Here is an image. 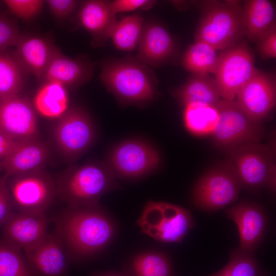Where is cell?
<instances>
[{"mask_svg":"<svg viewBox=\"0 0 276 276\" xmlns=\"http://www.w3.org/2000/svg\"><path fill=\"white\" fill-rule=\"evenodd\" d=\"M54 221L55 232L64 244L69 259L96 255L109 244L116 233L114 221L100 205L67 208Z\"/></svg>","mask_w":276,"mask_h":276,"instance_id":"6da1fadb","label":"cell"},{"mask_svg":"<svg viewBox=\"0 0 276 276\" xmlns=\"http://www.w3.org/2000/svg\"><path fill=\"white\" fill-rule=\"evenodd\" d=\"M100 68L102 83L122 105L142 107L157 95L158 81L153 71L135 57L106 59Z\"/></svg>","mask_w":276,"mask_h":276,"instance_id":"7a4b0ae2","label":"cell"},{"mask_svg":"<svg viewBox=\"0 0 276 276\" xmlns=\"http://www.w3.org/2000/svg\"><path fill=\"white\" fill-rule=\"evenodd\" d=\"M116 178L105 162L72 166L58 176L56 194L69 208L98 206L102 196L118 187Z\"/></svg>","mask_w":276,"mask_h":276,"instance_id":"3957f363","label":"cell"},{"mask_svg":"<svg viewBox=\"0 0 276 276\" xmlns=\"http://www.w3.org/2000/svg\"><path fill=\"white\" fill-rule=\"evenodd\" d=\"M200 15L194 42L201 41L221 51L240 42L245 37L243 6L239 1H200Z\"/></svg>","mask_w":276,"mask_h":276,"instance_id":"277c9868","label":"cell"},{"mask_svg":"<svg viewBox=\"0 0 276 276\" xmlns=\"http://www.w3.org/2000/svg\"><path fill=\"white\" fill-rule=\"evenodd\" d=\"M216 107L218 118L212 134L218 148L228 154L241 146L260 143L263 139V121L251 117L236 101L222 99Z\"/></svg>","mask_w":276,"mask_h":276,"instance_id":"5b68a950","label":"cell"},{"mask_svg":"<svg viewBox=\"0 0 276 276\" xmlns=\"http://www.w3.org/2000/svg\"><path fill=\"white\" fill-rule=\"evenodd\" d=\"M242 189L235 168L229 159L206 171L197 180L191 192L193 204L212 212L235 202Z\"/></svg>","mask_w":276,"mask_h":276,"instance_id":"8992f818","label":"cell"},{"mask_svg":"<svg viewBox=\"0 0 276 276\" xmlns=\"http://www.w3.org/2000/svg\"><path fill=\"white\" fill-rule=\"evenodd\" d=\"M228 155L242 188L256 191L266 186L275 193V149L257 143L239 147Z\"/></svg>","mask_w":276,"mask_h":276,"instance_id":"52a82bcc","label":"cell"},{"mask_svg":"<svg viewBox=\"0 0 276 276\" xmlns=\"http://www.w3.org/2000/svg\"><path fill=\"white\" fill-rule=\"evenodd\" d=\"M142 232L163 243L182 242L195 225L191 211L162 201H148L137 220Z\"/></svg>","mask_w":276,"mask_h":276,"instance_id":"ba28073f","label":"cell"},{"mask_svg":"<svg viewBox=\"0 0 276 276\" xmlns=\"http://www.w3.org/2000/svg\"><path fill=\"white\" fill-rule=\"evenodd\" d=\"M256 69L255 54L245 38L219 52L214 78L221 98L234 100Z\"/></svg>","mask_w":276,"mask_h":276,"instance_id":"9c48e42d","label":"cell"},{"mask_svg":"<svg viewBox=\"0 0 276 276\" xmlns=\"http://www.w3.org/2000/svg\"><path fill=\"white\" fill-rule=\"evenodd\" d=\"M7 183L17 212L45 213L57 194L55 183L43 169L11 176Z\"/></svg>","mask_w":276,"mask_h":276,"instance_id":"30bf717a","label":"cell"},{"mask_svg":"<svg viewBox=\"0 0 276 276\" xmlns=\"http://www.w3.org/2000/svg\"><path fill=\"white\" fill-rule=\"evenodd\" d=\"M158 151L149 144L138 140H129L113 148L106 163L117 177L136 178L149 173L159 165Z\"/></svg>","mask_w":276,"mask_h":276,"instance_id":"8fae6325","label":"cell"},{"mask_svg":"<svg viewBox=\"0 0 276 276\" xmlns=\"http://www.w3.org/2000/svg\"><path fill=\"white\" fill-rule=\"evenodd\" d=\"M60 150L66 156L76 158L92 144L95 128L88 113L80 108H72L60 116L54 131Z\"/></svg>","mask_w":276,"mask_h":276,"instance_id":"7c38bea8","label":"cell"},{"mask_svg":"<svg viewBox=\"0 0 276 276\" xmlns=\"http://www.w3.org/2000/svg\"><path fill=\"white\" fill-rule=\"evenodd\" d=\"M236 101L252 118L263 121L273 112L276 104L274 73L256 69L237 94Z\"/></svg>","mask_w":276,"mask_h":276,"instance_id":"4fadbf2b","label":"cell"},{"mask_svg":"<svg viewBox=\"0 0 276 276\" xmlns=\"http://www.w3.org/2000/svg\"><path fill=\"white\" fill-rule=\"evenodd\" d=\"M135 57L149 67L173 62L178 55V44L169 31L155 21L145 22Z\"/></svg>","mask_w":276,"mask_h":276,"instance_id":"5bb4252c","label":"cell"},{"mask_svg":"<svg viewBox=\"0 0 276 276\" xmlns=\"http://www.w3.org/2000/svg\"><path fill=\"white\" fill-rule=\"evenodd\" d=\"M0 131L15 140L36 137L37 117L28 98L18 94L0 98Z\"/></svg>","mask_w":276,"mask_h":276,"instance_id":"9a60e30c","label":"cell"},{"mask_svg":"<svg viewBox=\"0 0 276 276\" xmlns=\"http://www.w3.org/2000/svg\"><path fill=\"white\" fill-rule=\"evenodd\" d=\"M45 213L13 212L3 227L2 240L25 252L38 246L48 235Z\"/></svg>","mask_w":276,"mask_h":276,"instance_id":"2e32d148","label":"cell"},{"mask_svg":"<svg viewBox=\"0 0 276 276\" xmlns=\"http://www.w3.org/2000/svg\"><path fill=\"white\" fill-rule=\"evenodd\" d=\"M227 217L236 224L240 237L239 249L254 254L264 237L267 217L257 203L240 201L226 211Z\"/></svg>","mask_w":276,"mask_h":276,"instance_id":"e0dca14e","label":"cell"},{"mask_svg":"<svg viewBox=\"0 0 276 276\" xmlns=\"http://www.w3.org/2000/svg\"><path fill=\"white\" fill-rule=\"evenodd\" d=\"M25 258L33 276H66L68 257L62 241L55 232L48 234Z\"/></svg>","mask_w":276,"mask_h":276,"instance_id":"ac0fdd59","label":"cell"},{"mask_svg":"<svg viewBox=\"0 0 276 276\" xmlns=\"http://www.w3.org/2000/svg\"><path fill=\"white\" fill-rule=\"evenodd\" d=\"M15 47L12 55L21 69L39 80L59 51L50 40L34 35H21Z\"/></svg>","mask_w":276,"mask_h":276,"instance_id":"d6986e66","label":"cell"},{"mask_svg":"<svg viewBox=\"0 0 276 276\" xmlns=\"http://www.w3.org/2000/svg\"><path fill=\"white\" fill-rule=\"evenodd\" d=\"M46 146L36 137L17 140L2 160L5 174L9 177L43 169L48 156Z\"/></svg>","mask_w":276,"mask_h":276,"instance_id":"ffe728a7","label":"cell"},{"mask_svg":"<svg viewBox=\"0 0 276 276\" xmlns=\"http://www.w3.org/2000/svg\"><path fill=\"white\" fill-rule=\"evenodd\" d=\"M78 19L80 26L91 34L93 47L104 45L111 38L118 21L109 1L103 0L85 1L79 11Z\"/></svg>","mask_w":276,"mask_h":276,"instance_id":"44dd1931","label":"cell"},{"mask_svg":"<svg viewBox=\"0 0 276 276\" xmlns=\"http://www.w3.org/2000/svg\"><path fill=\"white\" fill-rule=\"evenodd\" d=\"M94 66L85 59L72 58L59 50L49 65L42 81L56 82L64 87H77L88 82L93 75Z\"/></svg>","mask_w":276,"mask_h":276,"instance_id":"7402d4cb","label":"cell"},{"mask_svg":"<svg viewBox=\"0 0 276 276\" xmlns=\"http://www.w3.org/2000/svg\"><path fill=\"white\" fill-rule=\"evenodd\" d=\"M183 107L201 104L216 106L221 100L214 77L211 74H191L186 81L170 91Z\"/></svg>","mask_w":276,"mask_h":276,"instance_id":"603a6c76","label":"cell"},{"mask_svg":"<svg viewBox=\"0 0 276 276\" xmlns=\"http://www.w3.org/2000/svg\"><path fill=\"white\" fill-rule=\"evenodd\" d=\"M245 37L256 42L276 24L275 8L268 0H247L243 6Z\"/></svg>","mask_w":276,"mask_h":276,"instance_id":"cb8c5ba5","label":"cell"},{"mask_svg":"<svg viewBox=\"0 0 276 276\" xmlns=\"http://www.w3.org/2000/svg\"><path fill=\"white\" fill-rule=\"evenodd\" d=\"M126 276H174L172 262L164 252H143L136 255L128 263Z\"/></svg>","mask_w":276,"mask_h":276,"instance_id":"d4e9b609","label":"cell"},{"mask_svg":"<svg viewBox=\"0 0 276 276\" xmlns=\"http://www.w3.org/2000/svg\"><path fill=\"white\" fill-rule=\"evenodd\" d=\"M218 53L205 42L195 41L183 52L181 64L191 74H215Z\"/></svg>","mask_w":276,"mask_h":276,"instance_id":"484cf974","label":"cell"},{"mask_svg":"<svg viewBox=\"0 0 276 276\" xmlns=\"http://www.w3.org/2000/svg\"><path fill=\"white\" fill-rule=\"evenodd\" d=\"M67 101L64 86L56 82H44L35 96L34 105L42 115L54 118L66 111Z\"/></svg>","mask_w":276,"mask_h":276,"instance_id":"4316f807","label":"cell"},{"mask_svg":"<svg viewBox=\"0 0 276 276\" xmlns=\"http://www.w3.org/2000/svg\"><path fill=\"white\" fill-rule=\"evenodd\" d=\"M144 19L139 13L125 16L117 23L111 39L115 47L123 52H131L137 46Z\"/></svg>","mask_w":276,"mask_h":276,"instance_id":"83f0119b","label":"cell"},{"mask_svg":"<svg viewBox=\"0 0 276 276\" xmlns=\"http://www.w3.org/2000/svg\"><path fill=\"white\" fill-rule=\"evenodd\" d=\"M183 108L184 123L190 132L198 135L213 132L218 118L216 106L193 104Z\"/></svg>","mask_w":276,"mask_h":276,"instance_id":"f1b7e54d","label":"cell"},{"mask_svg":"<svg viewBox=\"0 0 276 276\" xmlns=\"http://www.w3.org/2000/svg\"><path fill=\"white\" fill-rule=\"evenodd\" d=\"M205 276H267V274L254 254L237 248L231 250L228 262L223 268Z\"/></svg>","mask_w":276,"mask_h":276,"instance_id":"f546056e","label":"cell"},{"mask_svg":"<svg viewBox=\"0 0 276 276\" xmlns=\"http://www.w3.org/2000/svg\"><path fill=\"white\" fill-rule=\"evenodd\" d=\"M22 71L12 54L0 53V98L18 94L23 84Z\"/></svg>","mask_w":276,"mask_h":276,"instance_id":"4dcf8cb0","label":"cell"},{"mask_svg":"<svg viewBox=\"0 0 276 276\" xmlns=\"http://www.w3.org/2000/svg\"><path fill=\"white\" fill-rule=\"evenodd\" d=\"M0 276H33L21 250L0 240Z\"/></svg>","mask_w":276,"mask_h":276,"instance_id":"1f68e13d","label":"cell"},{"mask_svg":"<svg viewBox=\"0 0 276 276\" xmlns=\"http://www.w3.org/2000/svg\"><path fill=\"white\" fill-rule=\"evenodd\" d=\"M9 10L18 18L29 21L41 10L44 1L5 0L3 1Z\"/></svg>","mask_w":276,"mask_h":276,"instance_id":"d6a6232c","label":"cell"},{"mask_svg":"<svg viewBox=\"0 0 276 276\" xmlns=\"http://www.w3.org/2000/svg\"><path fill=\"white\" fill-rule=\"evenodd\" d=\"M21 36L17 26L13 20L0 15V53L10 47H15Z\"/></svg>","mask_w":276,"mask_h":276,"instance_id":"836d02e7","label":"cell"},{"mask_svg":"<svg viewBox=\"0 0 276 276\" xmlns=\"http://www.w3.org/2000/svg\"><path fill=\"white\" fill-rule=\"evenodd\" d=\"M257 53L264 59L276 57V24L263 34L256 41Z\"/></svg>","mask_w":276,"mask_h":276,"instance_id":"e575fe53","label":"cell"},{"mask_svg":"<svg viewBox=\"0 0 276 276\" xmlns=\"http://www.w3.org/2000/svg\"><path fill=\"white\" fill-rule=\"evenodd\" d=\"M156 3L153 0H114L109 1L110 8L116 15L120 12H126L138 9L148 10Z\"/></svg>","mask_w":276,"mask_h":276,"instance_id":"d590c367","label":"cell"},{"mask_svg":"<svg viewBox=\"0 0 276 276\" xmlns=\"http://www.w3.org/2000/svg\"><path fill=\"white\" fill-rule=\"evenodd\" d=\"M53 15L59 19L68 17L76 10L79 1L76 0L44 1Z\"/></svg>","mask_w":276,"mask_h":276,"instance_id":"8d00e7d4","label":"cell"},{"mask_svg":"<svg viewBox=\"0 0 276 276\" xmlns=\"http://www.w3.org/2000/svg\"><path fill=\"white\" fill-rule=\"evenodd\" d=\"M13 203L7 179L0 177V228L5 224L13 212Z\"/></svg>","mask_w":276,"mask_h":276,"instance_id":"74e56055","label":"cell"},{"mask_svg":"<svg viewBox=\"0 0 276 276\" xmlns=\"http://www.w3.org/2000/svg\"><path fill=\"white\" fill-rule=\"evenodd\" d=\"M16 140L0 131V160L4 158L11 151Z\"/></svg>","mask_w":276,"mask_h":276,"instance_id":"f35d334b","label":"cell"},{"mask_svg":"<svg viewBox=\"0 0 276 276\" xmlns=\"http://www.w3.org/2000/svg\"><path fill=\"white\" fill-rule=\"evenodd\" d=\"M98 276H126L123 273L116 272H108L102 273Z\"/></svg>","mask_w":276,"mask_h":276,"instance_id":"ab89813d","label":"cell"},{"mask_svg":"<svg viewBox=\"0 0 276 276\" xmlns=\"http://www.w3.org/2000/svg\"><path fill=\"white\" fill-rule=\"evenodd\" d=\"M4 170L3 163L2 160H0V171Z\"/></svg>","mask_w":276,"mask_h":276,"instance_id":"60d3db41","label":"cell"}]
</instances>
